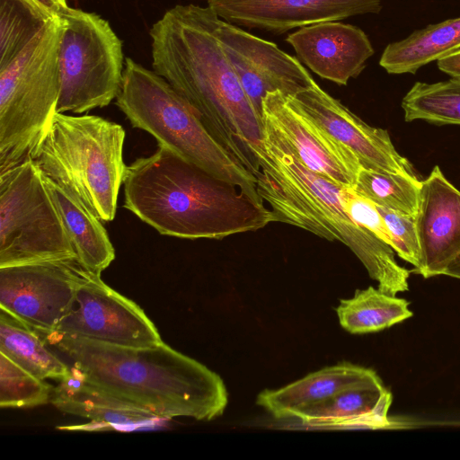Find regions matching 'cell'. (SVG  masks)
<instances>
[{
	"label": "cell",
	"mask_w": 460,
	"mask_h": 460,
	"mask_svg": "<svg viewBox=\"0 0 460 460\" xmlns=\"http://www.w3.org/2000/svg\"><path fill=\"white\" fill-rule=\"evenodd\" d=\"M44 21L59 16L67 7L66 0H21Z\"/></svg>",
	"instance_id": "31"
},
{
	"label": "cell",
	"mask_w": 460,
	"mask_h": 460,
	"mask_svg": "<svg viewBox=\"0 0 460 460\" xmlns=\"http://www.w3.org/2000/svg\"><path fill=\"white\" fill-rule=\"evenodd\" d=\"M61 90L57 112L84 113L118 96L125 66L122 40L94 13L67 7L59 15Z\"/></svg>",
	"instance_id": "9"
},
{
	"label": "cell",
	"mask_w": 460,
	"mask_h": 460,
	"mask_svg": "<svg viewBox=\"0 0 460 460\" xmlns=\"http://www.w3.org/2000/svg\"><path fill=\"white\" fill-rule=\"evenodd\" d=\"M406 121L426 120L460 125V78L428 84L417 82L402 101Z\"/></svg>",
	"instance_id": "25"
},
{
	"label": "cell",
	"mask_w": 460,
	"mask_h": 460,
	"mask_svg": "<svg viewBox=\"0 0 460 460\" xmlns=\"http://www.w3.org/2000/svg\"><path fill=\"white\" fill-rule=\"evenodd\" d=\"M116 104L134 128L178 155L263 201L256 178L213 137L191 105L161 75L125 58Z\"/></svg>",
	"instance_id": "5"
},
{
	"label": "cell",
	"mask_w": 460,
	"mask_h": 460,
	"mask_svg": "<svg viewBox=\"0 0 460 460\" xmlns=\"http://www.w3.org/2000/svg\"><path fill=\"white\" fill-rule=\"evenodd\" d=\"M415 222L420 247L415 273L425 279L443 275L460 253V190L438 165L421 181Z\"/></svg>",
	"instance_id": "16"
},
{
	"label": "cell",
	"mask_w": 460,
	"mask_h": 460,
	"mask_svg": "<svg viewBox=\"0 0 460 460\" xmlns=\"http://www.w3.org/2000/svg\"><path fill=\"white\" fill-rule=\"evenodd\" d=\"M438 67L451 77L460 78V49L438 60Z\"/></svg>",
	"instance_id": "32"
},
{
	"label": "cell",
	"mask_w": 460,
	"mask_h": 460,
	"mask_svg": "<svg viewBox=\"0 0 460 460\" xmlns=\"http://www.w3.org/2000/svg\"><path fill=\"white\" fill-rule=\"evenodd\" d=\"M420 187V179L362 167L353 189L376 206L415 217Z\"/></svg>",
	"instance_id": "26"
},
{
	"label": "cell",
	"mask_w": 460,
	"mask_h": 460,
	"mask_svg": "<svg viewBox=\"0 0 460 460\" xmlns=\"http://www.w3.org/2000/svg\"><path fill=\"white\" fill-rule=\"evenodd\" d=\"M69 259L78 258L35 163L0 172V267Z\"/></svg>",
	"instance_id": "8"
},
{
	"label": "cell",
	"mask_w": 460,
	"mask_h": 460,
	"mask_svg": "<svg viewBox=\"0 0 460 460\" xmlns=\"http://www.w3.org/2000/svg\"><path fill=\"white\" fill-rule=\"evenodd\" d=\"M62 31L59 16L48 20L0 66V172L30 158L57 112Z\"/></svg>",
	"instance_id": "7"
},
{
	"label": "cell",
	"mask_w": 460,
	"mask_h": 460,
	"mask_svg": "<svg viewBox=\"0 0 460 460\" xmlns=\"http://www.w3.org/2000/svg\"><path fill=\"white\" fill-rule=\"evenodd\" d=\"M391 399L390 392L376 375L308 408L295 420L318 429L382 427L387 423Z\"/></svg>",
	"instance_id": "20"
},
{
	"label": "cell",
	"mask_w": 460,
	"mask_h": 460,
	"mask_svg": "<svg viewBox=\"0 0 460 460\" xmlns=\"http://www.w3.org/2000/svg\"><path fill=\"white\" fill-rule=\"evenodd\" d=\"M443 275L460 279V253H458L447 266Z\"/></svg>",
	"instance_id": "33"
},
{
	"label": "cell",
	"mask_w": 460,
	"mask_h": 460,
	"mask_svg": "<svg viewBox=\"0 0 460 460\" xmlns=\"http://www.w3.org/2000/svg\"><path fill=\"white\" fill-rule=\"evenodd\" d=\"M288 97L328 135L349 149L363 168L419 179L411 164L396 151L385 129L367 124L316 83Z\"/></svg>",
	"instance_id": "13"
},
{
	"label": "cell",
	"mask_w": 460,
	"mask_h": 460,
	"mask_svg": "<svg viewBox=\"0 0 460 460\" xmlns=\"http://www.w3.org/2000/svg\"><path fill=\"white\" fill-rule=\"evenodd\" d=\"M286 40L314 74L341 85L357 77L375 52L360 28L340 21L299 28Z\"/></svg>",
	"instance_id": "17"
},
{
	"label": "cell",
	"mask_w": 460,
	"mask_h": 460,
	"mask_svg": "<svg viewBox=\"0 0 460 460\" xmlns=\"http://www.w3.org/2000/svg\"><path fill=\"white\" fill-rule=\"evenodd\" d=\"M215 30L243 91L262 119V101L267 93L279 90L287 96H293L315 84L298 59L273 42L256 37L218 16Z\"/></svg>",
	"instance_id": "12"
},
{
	"label": "cell",
	"mask_w": 460,
	"mask_h": 460,
	"mask_svg": "<svg viewBox=\"0 0 460 460\" xmlns=\"http://www.w3.org/2000/svg\"><path fill=\"white\" fill-rule=\"evenodd\" d=\"M460 49V17L416 30L407 38L390 43L379 60L389 74H414L428 63Z\"/></svg>",
	"instance_id": "22"
},
{
	"label": "cell",
	"mask_w": 460,
	"mask_h": 460,
	"mask_svg": "<svg viewBox=\"0 0 460 460\" xmlns=\"http://www.w3.org/2000/svg\"><path fill=\"white\" fill-rule=\"evenodd\" d=\"M41 174L79 261L90 271L101 275L115 259V250L103 222L70 188Z\"/></svg>",
	"instance_id": "21"
},
{
	"label": "cell",
	"mask_w": 460,
	"mask_h": 460,
	"mask_svg": "<svg viewBox=\"0 0 460 460\" xmlns=\"http://www.w3.org/2000/svg\"><path fill=\"white\" fill-rule=\"evenodd\" d=\"M393 241V249L397 255L410 262L413 272L420 266V247L415 217L376 206Z\"/></svg>",
	"instance_id": "29"
},
{
	"label": "cell",
	"mask_w": 460,
	"mask_h": 460,
	"mask_svg": "<svg viewBox=\"0 0 460 460\" xmlns=\"http://www.w3.org/2000/svg\"><path fill=\"white\" fill-rule=\"evenodd\" d=\"M263 123V138L249 148L256 165L257 192L270 205L273 222L344 243L382 292L395 296L408 290L410 271L398 264L387 243L350 217L342 199L343 185L308 169L270 123L264 119Z\"/></svg>",
	"instance_id": "4"
},
{
	"label": "cell",
	"mask_w": 460,
	"mask_h": 460,
	"mask_svg": "<svg viewBox=\"0 0 460 460\" xmlns=\"http://www.w3.org/2000/svg\"><path fill=\"white\" fill-rule=\"evenodd\" d=\"M223 21L274 33L307 25L378 13L382 0H207Z\"/></svg>",
	"instance_id": "15"
},
{
	"label": "cell",
	"mask_w": 460,
	"mask_h": 460,
	"mask_svg": "<svg viewBox=\"0 0 460 460\" xmlns=\"http://www.w3.org/2000/svg\"><path fill=\"white\" fill-rule=\"evenodd\" d=\"M0 352L36 377L62 380L70 366L50 349L34 329L0 309Z\"/></svg>",
	"instance_id": "23"
},
{
	"label": "cell",
	"mask_w": 460,
	"mask_h": 460,
	"mask_svg": "<svg viewBox=\"0 0 460 460\" xmlns=\"http://www.w3.org/2000/svg\"><path fill=\"white\" fill-rule=\"evenodd\" d=\"M53 332L128 348L163 342L144 310L92 271L77 288L69 312Z\"/></svg>",
	"instance_id": "11"
},
{
	"label": "cell",
	"mask_w": 460,
	"mask_h": 460,
	"mask_svg": "<svg viewBox=\"0 0 460 460\" xmlns=\"http://www.w3.org/2000/svg\"><path fill=\"white\" fill-rule=\"evenodd\" d=\"M263 119L277 130L308 169L354 188L362 168L356 155L303 113L282 92H269L262 101Z\"/></svg>",
	"instance_id": "14"
},
{
	"label": "cell",
	"mask_w": 460,
	"mask_h": 460,
	"mask_svg": "<svg viewBox=\"0 0 460 460\" xmlns=\"http://www.w3.org/2000/svg\"><path fill=\"white\" fill-rule=\"evenodd\" d=\"M89 272L78 259L0 267V309L40 333L53 332Z\"/></svg>",
	"instance_id": "10"
},
{
	"label": "cell",
	"mask_w": 460,
	"mask_h": 460,
	"mask_svg": "<svg viewBox=\"0 0 460 460\" xmlns=\"http://www.w3.org/2000/svg\"><path fill=\"white\" fill-rule=\"evenodd\" d=\"M52 386L0 352V406L35 407L50 402Z\"/></svg>",
	"instance_id": "27"
},
{
	"label": "cell",
	"mask_w": 460,
	"mask_h": 460,
	"mask_svg": "<svg viewBox=\"0 0 460 460\" xmlns=\"http://www.w3.org/2000/svg\"><path fill=\"white\" fill-rule=\"evenodd\" d=\"M336 312L341 327L355 334L379 332L412 316L407 300L373 287L341 300Z\"/></svg>",
	"instance_id": "24"
},
{
	"label": "cell",
	"mask_w": 460,
	"mask_h": 460,
	"mask_svg": "<svg viewBox=\"0 0 460 460\" xmlns=\"http://www.w3.org/2000/svg\"><path fill=\"white\" fill-rule=\"evenodd\" d=\"M377 374L371 368L341 363L307 375L282 388L266 389L256 402L278 420H295L308 408Z\"/></svg>",
	"instance_id": "19"
},
{
	"label": "cell",
	"mask_w": 460,
	"mask_h": 460,
	"mask_svg": "<svg viewBox=\"0 0 460 460\" xmlns=\"http://www.w3.org/2000/svg\"><path fill=\"white\" fill-rule=\"evenodd\" d=\"M125 130L96 115L56 112L30 158L40 172L70 188L103 223L116 216L127 165Z\"/></svg>",
	"instance_id": "6"
},
{
	"label": "cell",
	"mask_w": 460,
	"mask_h": 460,
	"mask_svg": "<svg viewBox=\"0 0 460 460\" xmlns=\"http://www.w3.org/2000/svg\"><path fill=\"white\" fill-rule=\"evenodd\" d=\"M123 186L124 208L163 235L222 239L273 222L263 201L161 145L127 165Z\"/></svg>",
	"instance_id": "2"
},
{
	"label": "cell",
	"mask_w": 460,
	"mask_h": 460,
	"mask_svg": "<svg viewBox=\"0 0 460 460\" xmlns=\"http://www.w3.org/2000/svg\"><path fill=\"white\" fill-rule=\"evenodd\" d=\"M40 334L91 383L160 418L209 421L227 405L220 376L164 341L128 348L57 332Z\"/></svg>",
	"instance_id": "3"
},
{
	"label": "cell",
	"mask_w": 460,
	"mask_h": 460,
	"mask_svg": "<svg viewBox=\"0 0 460 460\" xmlns=\"http://www.w3.org/2000/svg\"><path fill=\"white\" fill-rule=\"evenodd\" d=\"M341 193L346 210L350 217L393 248L391 234L376 206L358 194L353 188L343 186Z\"/></svg>",
	"instance_id": "30"
},
{
	"label": "cell",
	"mask_w": 460,
	"mask_h": 460,
	"mask_svg": "<svg viewBox=\"0 0 460 460\" xmlns=\"http://www.w3.org/2000/svg\"><path fill=\"white\" fill-rule=\"evenodd\" d=\"M208 6L176 4L150 29L153 70L195 110L213 137L252 174V144L263 119L243 89L215 30Z\"/></svg>",
	"instance_id": "1"
},
{
	"label": "cell",
	"mask_w": 460,
	"mask_h": 460,
	"mask_svg": "<svg viewBox=\"0 0 460 460\" xmlns=\"http://www.w3.org/2000/svg\"><path fill=\"white\" fill-rule=\"evenodd\" d=\"M58 382L50 402L61 411L91 420L87 425L58 429L132 431L167 420L95 385L73 365L70 374Z\"/></svg>",
	"instance_id": "18"
},
{
	"label": "cell",
	"mask_w": 460,
	"mask_h": 460,
	"mask_svg": "<svg viewBox=\"0 0 460 460\" xmlns=\"http://www.w3.org/2000/svg\"><path fill=\"white\" fill-rule=\"evenodd\" d=\"M46 22L21 0H1L0 66L10 61Z\"/></svg>",
	"instance_id": "28"
}]
</instances>
